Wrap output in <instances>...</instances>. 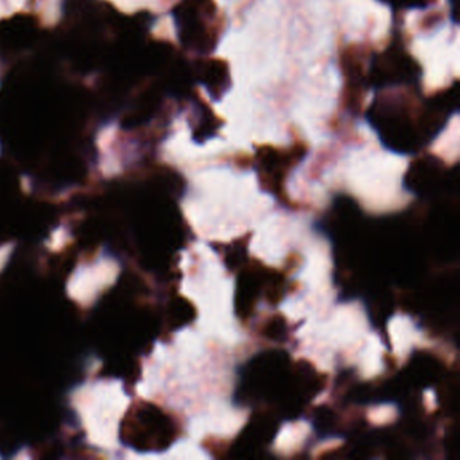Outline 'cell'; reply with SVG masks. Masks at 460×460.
<instances>
[{
	"mask_svg": "<svg viewBox=\"0 0 460 460\" xmlns=\"http://www.w3.org/2000/svg\"><path fill=\"white\" fill-rule=\"evenodd\" d=\"M457 88L420 102L413 93H384L374 99L366 112L386 149L397 155H414L438 138L457 111Z\"/></svg>",
	"mask_w": 460,
	"mask_h": 460,
	"instance_id": "6da1fadb",
	"label": "cell"
},
{
	"mask_svg": "<svg viewBox=\"0 0 460 460\" xmlns=\"http://www.w3.org/2000/svg\"><path fill=\"white\" fill-rule=\"evenodd\" d=\"M72 402L88 441L104 451L119 448V427L130 397L119 379H101L75 390Z\"/></svg>",
	"mask_w": 460,
	"mask_h": 460,
	"instance_id": "7a4b0ae2",
	"label": "cell"
},
{
	"mask_svg": "<svg viewBox=\"0 0 460 460\" xmlns=\"http://www.w3.org/2000/svg\"><path fill=\"white\" fill-rule=\"evenodd\" d=\"M420 79L419 64L398 45H392L381 55L374 56L367 76L368 85L376 90L413 88Z\"/></svg>",
	"mask_w": 460,
	"mask_h": 460,
	"instance_id": "3957f363",
	"label": "cell"
},
{
	"mask_svg": "<svg viewBox=\"0 0 460 460\" xmlns=\"http://www.w3.org/2000/svg\"><path fill=\"white\" fill-rule=\"evenodd\" d=\"M119 265L112 258H101L93 265L79 268L69 282V295L83 304L95 300L102 289L114 284Z\"/></svg>",
	"mask_w": 460,
	"mask_h": 460,
	"instance_id": "277c9868",
	"label": "cell"
},
{
	"mask_svg": "<svg viewBox=\"0 0 460 460\" xmlns=\"http://www.w3.org/2000/svg\"><path fill=\"white\" fill-rule=\"evenodd\" d=\"M201 84L208 90L209 95L219 101L230 88V72L227 64L220 60H208L200 69Z\"/></svg>",
	"mask_w": 460,
	"mask_h": 460,
	"instance_id": "5b68a950",
	"label": "cell"
},
{
	"mask_svg": "<svg viewBox=\"0 0 460 460\" xmlns=\"http://www.w3.org/2000/svg\"><path fill=\"white\" fill-rule=\"evenodd\" d=\"M384 2L402 9H425L429 6L430 0H384Z\"/></svg>",
	"mask_w": 460,
	"mask_h": 460,
	"instance_id": "8992f818",
	"label": "cell"
}]
</instances>
